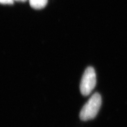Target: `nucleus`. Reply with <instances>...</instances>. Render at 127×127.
Segmentation results:
<instances>
[{"mask_svg":"<svg viewBox=\"0 0 127 127\" xmlns=\"http://www.w3.org/2000/svg\"><path fill=\"white\" fill-rule=\"evenodd\" d=\"M102 99L98 93H95L84 105L80 111L79 117L82 121L94 119L97 115L101 107Z\"/></svg>","mask_w":127,"mask_h":127,"instance_id":"obj_1","label":"nucleus"},{"mask_svg":"<svg viewBox=\"0 0 127 127\" xmlns=\"http://www.w3.org/2000/svg\"><path fill=\"white\" fill-rule=\"evenodd\" d=\"M96 78L94 69L88 67L82 75L80 83L81 93L84 96L88 95L91 93L96 85Z\"/></svg>","mask_w":127,"mask_h":127,"instance_id":"obj_2","label":"nucleus"},{"mask_svg":"<svg viewBox=\"0 0 127 127\" xmlns=\"http://www.w3.org/2000/svg\"><path fill=\"white\" fill-rule=\"evenodd\" d=\"M32 8L36 9L44 8L47 5L48 0H28Z\"/></svg>","mask_w":127,"mask_h":127,"instance_id":"obj_3","label":"nucleus"},{"mask_svg":"<svg viewBox=\"0 0 127 127\" xmlns=\"http://www.w3.org/2000/svg\"><path fill=\"white\" fill-rule=\"evenodd\" d=\"M14 0H0V4H12Z\"/></svg>","mask_w":127,"mask_h":127,"instance_id":"obj_4","label":"nucleus"},{"mask_svg":"<svg viewBox=\"0 0 127 127\" xmlns=\"http://www.w3.org/2000/svg\"><path fill=\"white\" fill-rule=\"evenodd\" d=\"M27 1V0H14V1H21V2H25Z\"/></svg>","mask_w":127,"mask_h":127,"instance_id":"obj_5","label":"nucleus"}]
</instances>
